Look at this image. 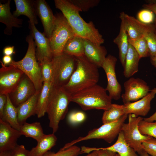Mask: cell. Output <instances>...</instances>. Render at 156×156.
<instances>
[{
  "mask_svg": "<svg viewBox=\"0 0 156 156\" xmlns=\"http://www.w3.org/2000/svg\"><path fill=\"white\" fill-rule=\"evenodd\" d=\"M150 90L156 94V88H154Z\"/></svg>",
  "mask_w": 156,
  "mask_h": 156,
  "instance_id": "cell-52",
  "label": "cell"
},
{
  "mask_svg": "<svg viewBox=\"0 0 156 156\" xmlns=\"http://www.w3.org/2000/svg\"><path fill=\"white\" fill-rule=\"evenodd\" d=\"M70 100L85 111L93 109L105 111L112 104L106 89L97 84L71 95Z\"/></svg>",
  "mask_w": 156,
  "mask_h": 156,
  "instance_id": "cell-3",
  "label": "cell"
},
{
  "mask_svg": "<svg viewBox=\"0 0 156 156\" xmlns=\"http://www.w3.org/2000/svg\"><path fill=\"white\" fill-rule=\"evenodd\" d=\"M139 155L140 156H149L148 154L144 151H143Z\"/></svg>",
  "mask_w": 156,
  "mask_h": 156,
  "instance_id": "cell-51",
  "label": "cell"
},
{
  "mask_svg": "<svg viewBox=\"0 0 156 156\" xmlns=\"http://www.w3.org/2000/svg\"><path fill=\"white\" fill-rule=\"evenodd\" d=\"M144 150L148 154L156 156V138L153 137L149 139L142 144Z\"/></svg>",
  "mask_w": 156,
  "mask_h": 156,
  "instance_id": "cell-39",
  "label": "cell"
},
{
  "mask_svg": "<svg viewBox=\"0 0 156 156\" xmlns=\"http://www.w3.org/2000/svg\"><path fill=\"white\" fill-rule=\"evenodd\" d=\"M83 43L85 56L98 68L101 67L106 57L107 51L106 48L86 39H83Z\"/></svg>",
  "mask_w": 156,
  "mask_h": 156,
  "instance_id": "cell-19",
  "label": "cell"
},
{
  "mask_svg": "<svg viewBox=\"0 0 156 156\" xmlns=\"http://www.w3.org/2000/svg\"><path fill=\"white\" fill-rule=\"evenodd\" d=\"M36 92L32 81L24 74L16 88L9 95L12 102L16 107L26 101Z\"/></svg>",
  "mask_w": 156,
  "mask_h": 156,
  "instance_id": "cell-14",
  "label": "cell"
},
{
  "mask_svg": "<svg viewBox=\"0 0 156 156\" xmlns=\"http://www.w3.org/2000/svg\"><path fill=\"white\" fill-rule=\"evenodd\" d=\"M26 40L28 43V47L24 57L19 61L13 60L9 65L13 66L22 71L32 81L36 92H40L43 82L40 64L36 56V45L30 34L27 36Z\"/></svg>",
  "mask_w": 156,
  "mask_h": 156,
  "instance_id": "cell-5",
  "label": "cell"
},
{
  "mask_svg": "<svg viewBox=\"0 0 156 156\" xmlns=\"http://www.w3.org/2000/svg\"><path fill=\"white\" fill-rule=\"evenodd\" d=\"M10 2V0L5 3L0 2V22L6 25L4 32V34L7 35L12 34L13 27L20 28L23 23V19L15 17L11 13Z\"/></svg>",
  "mask_w": 156,
  "mask_h": 156,
  "instance_id": "cell-21",
  "label": "cell"
},
{
  "mask_svg": "<svg viewBox=\"0 0 156 156\" xmlns=\"http://www.w3.org/2000/svg\"><path fill=\"white\" fill-rule=\"evenodd\" d=\"M145 121L149 122H153L154 121H156V111L151 116L145 118H143Z\"/></svg>",
  "mask_w": 156,
  "mask_h": 156,
  "instance_id": "cell-47",
  "label": "cell"
},
{
  "mask_svg": "<svg viewBox=\"0 0 156 156\" xmlns=\"http://www.w3.org/2000/svg\"><path fill=\"white\" fill-rule=\"evenodd\" d=\"M128 121L127 123H124L122 129L125 140L127 144L132 148L135 152L139 154L144 150L142 144L144 141L152 137L143 135L138 129V124L143 118L136 116L133 114H128Z\"/></svg>",
  "mask_w": 156,
  "mask_h": 156,
  "instance_id": "cell-9",
  "label": "cell"
},
{
  "mask_svg": "<svg viewBox=\"0 0 156 156\" xmlns=\"http://www.w3.org/2000/svg\"><path fill=\"white\" fill-rule=\"evenodd\" d=\"M34 1L33 0H14L16 10L13 14L17 17L21 15L27 16L29 21L35 25L38 23L36 13Z\"/></svg>",
  "mask_w": 156,
  "mask_h": 156,
  "instance_id": "cell-23",
  "label": "cell"
},
{
  "mask_svg": "<svg viewBox=\"0 0 156 156\" xmlns=\"http://www.w3.org/2000/svg\"><path fill=\"white\" fill-rule=\"evenodd\" d=\"M115 156H120V155H119V154H116V155Z\"/></svg>",
  "mask_w": 156,
  "mask_h": 156,
  "instance_id": "cell-53",
  "label": "cell"
},
{
  "mask_svg": "<svg viewBox=\"0 0 156 156\" xmlns=\"http://www.w3.org/2000/svg\"><path fill=\"white\" fill-rule=\"evenodd\" d=\"M137 16L138 20L145 24H151L154 20L153 13L146 9L140 11L138 13Z\"/></svg>",
  "mask_w": 156,
  "mask_h": 156,
  "instance_id": "cell-38",
  "label": "cell"
},
{
  "mask_svg": "<svg viewBox=\"0 0 156 156\" xmlns=\"http://www.w3.org/2000/svg\"><path fill=\"white\" fill-rule=\"evenodd\" d=\"M128 116V114H125L115 122L103 124L100 127L89 131L86 135L80 137L66 143L62 148L66 149L79 142L92 139H102L111 143L121 131L122 125Z\"/></svg>",
  "mask_w": 156,
  "mask_h": 156,
  "instance_id": "cell-7",
  "label": "cell"
},
{
  "mask_svg": "<svg viewBox=\"0 0 156 156\" xmlns=\"http://www.w3.org/2000/svg\"><path fill=\"white\" fill-rule=\"evenodd\" d=\"M86 118V115L83 112L73 111L70 112L68 116V120L70 123L76 124L83 121Z\"/></svg>",
  "mask_w": 156,
  "mask_h": 156,
  "instance_id": "cell-40",
  "label": "cell"
},
{
  "mask_svg": "<svg viewBox=\"0 0 156 156\" xmlns=\"http://www.w3.org/2000/svg\"><path fill=\"white\" fill-rule=\"evenodd\" d=\"M6 95L7 102L3 111L2 118L0 119L8 123L13 128L20 131L21 126L18 121L17 108L12 102L9 94Z\"/></svg>",
  "mask_w": 156,
  "mask_h": 156,
  "instance_id": "cell-29",
  "label": "cell"
},
{
  "mask_svg": "<svg viewBox=\"0 0 156 156\" xmlns=\"http://www.w3.org/2000/svg\"><path fill=\"white\" fill-rule=\"evenodd\" d=\"M12 61L11 56L4 55L2 57V61L4 65L7 66L9 65Z\"/></svg>",
  "mask_w": 156,
  "mask_h": 156,
  "instance_id": "cell-46",
  "label": "cell"
},
{
  "mask_svg": "<svg viewBox=\"0 0 156 156\" xmlns=\"http://www.w3.org/2000/svg\"><path fill=\"white\" fill-rule=\"evenodd\" d=\"M140 59L134 48L129 43L123 67V74L125 77L130 78L138 71L139 63Z\"/></svg>",
  "mask_w": 156,
  "mask_h": 156,
  "instance_id": "cell-24",
  "label": "cell"
},
{
  "mask_svg": "<svg viewBox=\"0 0 156 156\" xmlns=\"http://www.w3.org/2000/svg\"><path fill=\"white\" fill-rule=\"evenodd\" d=\"M7 101L6 94H0V118L2 117L3 111Z\"/></svg>",
  "mask_w": 156,
  "mask_h": 156,
  "instance_id": "cell-42",
  "label": "cell"
},
{
  "mask_svg": "<svg viewBox=\"0 0 156 156\" xmlns=\"http://www.w3.org/2000/svg\"><path fill=\"white\" fill-rule=\"evenodd\" d=\"M75 57L76 69L68 83L62 87L71 95L97 84L99 79L98 68L85 55Z\"/></svg>",
  "mask_w": 156,
  "mask_h": 156,
  "instance_id": "cell-2",
  "label": "cell"
},
{
  "mask_svg": "<svg viewBox=\"0 0 156 156\" xmlns=\"http://www.w3.org/2000/svg\"><path fill=\"white\" fill-rule=\"evenodd\" d=\"M10 151L11 156H29V151L23 145L17 144Z\"/></svg>",
  "mask_w": 156,
  "mask_h": 156,
  "instance_id": "cell-41",
  "label": "cell"
},
{
  "mask_svg": "<svg viewBox=\"0 0 156 156\" xmlns=\"http://www.w3.org/2000/svg\"><path fill=\"white\" fill-rule=\"evenodd\" d=\"M3 53L4 55L11 56L15 53L14 46L5 47L3 49Z\"/></svg>",
  "mask_w": 156,
  "mask_h": 156,
  "instance_id": "cell-44",
  "label": "cell"
},
{
  "mask_svg": "<svg viewBox=\"0 0 156 156\" xmlns=\"http://www.w3.org/2000/svg\"><path fill=\"white\" fill-rule=\"evenodd\" d=\"M63 53L75 57L84 55L83 39L76 35L70 38L65 45Z\"/></svg>",
  "mask_w": 156,
  "mask_h": 156,
  "instance_id": "cell-28",
  "label": "cell"
},
{
  "mask_svg": "<svg viewBox=\"0 0 156 156\" xmlns=\"http://www.w3.org/2000/svg\"><path fill=\"white\" fill-rule=\"evenodd\" d=\"M56 8L60 10L67 19L76 36L98 45L104 42L102 35L93 22H85L79 14L81 10L70 0H55Z\"/></svg>",
  "mask_w": 156,
  "mask_h": 156,
  "instance_id": "cell-1",
  "label": "cell"
},
{
  "mask_svg": "<svg viewBox=\"0 0 156 156\" xmlns=\"http://www.w3.org/2000/svg\"><path fill=\"white\" fill-rule=\"evenodd\" d=\"M52 87L51 82H44L38 99L36 114L40 118L46 113L47 108Z\"/></svg>",
  "mask_w": 156,
  "mask_h": 156,
  "instance_id": "cell-27",
  "label": "cell"
},
{
  "mask_svg": "<svg viewBox=\"0 0 156 156\" xmlns=\"http://www.w3.org/2000/svg\"><path fill=\"white\" fill-rule=\"evenodd\" d=\"M43 82H51L52 76V60L45 58L39 62Z\"/></svg>",
  "mask_w": 156,
  "mask_h": 156,
  "instance_id": "cell-33",
  "label": "cell"
},
{
  "mask_svg": "<svg viewBox=\"0 0 156 156\" xmlns=\"http://www.w3.org/2000/svg\"><path fill=\"white\" fill-rule=\"evenodd\" d=\"M120 18L123 21L128 38L130 39H135L143 36L153 25L152 24L143 23L124 12L120 13Z\"/></svg>",
  "mask_w": 156,
  "mask_h": 156,
  "instance_id": "cell-17",
  "label": "cell"
},
{
  "mask_svg": "<svg viewBox=\"0 0 156 156\" xmlns=\"http://www.w3.org/2000/svg\"><path fill=\"white\" fill-rule=\"evenodd\" d=\"M150 57L151 63L156 68V55L151 56Z\"/></svg>",
  "mask_w": 156,
  "mask_h": 156,
  "instance_id": "cell-49",
  "label": "cell"
},
{
  "mask_svg": "<svg viewBox=\"0 0 156 156\" xmlns=\"http://www.w3.org/2000/svg\"><path fill=\"white\" fill-rule=\"evenodd\" d=\"M81 11H88L91 8L96 6L99 3V0H70Z\"/></svg>",
  "mask_w": 156,
  "mask_h": 156,
  "instance_id": "cell-37",
  "label": "cell"
},
{
  "mask_svg": "<svg viewBox=\"0 0 156 156\" xmlns=\"http://www.w3.org/2000/svg\"><path fill=\"white\" fill-rule=\"evenodd\" d=\"M138 129L142 134L148 135L156 138V121L149 122L143 119L138 124Z\"/></svg>",
  "mask_w": 156,
  "mask_h": 156,
  "instance_id": "cell-36",
  "label": "cell"
},
{
  "mask_svg": "<svg viewBox=\"0 0 156 156\" xmlns=\"http://www.w3.org/2000/svg\"><path fill=\"white\" fill-rule=\"evenodd\" d=\"M0 62V94H9L16 88L24 73L15 66H6Z\"/></svg>",
  "mask_w": 156,
  "mask_h": 156,
  "instance_id": "cell-10",
  "label": "cell"
},
{
  "mask_svg": "<svg viewBox=\"0 0 156 156\" xmlns=\"http://www.w3.org/2000/svg\"><path fill=\"white\" fill-rule=\"evenodd\" d=\"M0 156H11L10 151L0 152Z\"/></svg>",
  "mask_w": 156,
  "mask_h": 156,
  "instance_id": "cell-50",
  "label": "cell"
},
{
  "mask_svg": "<svg viewBox=\"0 0 156 156\" xmlns=\"http://www.w3.org/2000/svg\"><path fill=\"white\" fill-rule=\"evenodd\" d=\"M80 154L81 149L74 145L66 149L61 148L56 153L48 151L42 156H77Z\"/></svg>",
  "mask_w": 156,
  "mask_h": 156,
  "instance_id": "cell-35",
  "label": "cell"
},
{
  "mask_svg": "<svg viewBox=\"0 0 156 156\" xmlns=\"http://www.w3.org/2000/svg\"><path fill=\"white\" fill-rule=\"evenodd\" d=\"M101 150L93 151L85 156H98L101 152Z\"/></svg>",
  "mask_w": 156,
  "mask_h": 156,
  "instance_id": "cell-48",
  "label": "cell"
},
{
  "mask_svg": "<svg viewBox=\"0 0 156 156\" xmlns=\"http://www.w3.org/2000/svg\"><path fill=\"white\" fill-rule=\"evenodd\" d=\"M142 6L145 9H148L152 11L156 16V3L145 4H144ZM155 28V33L156 34V19Z\"/></svg>",
  "mask_w": 156,
  "mask_h": 156,
  "instance_id": "cell-43",
  "label": "cell"
},
{
  "mask_svg": "<svg viewBox=\"0 0 156 156\" xmlns=\"http://www.w3.org/2000/svg\"><path fill=\"white\" fill-rule=\"evenodd\" d=\"M52 86L62 87L69 81L76 67L75 57L62 53L53 56Z\"/></svg>",
  "mask_w": 156,
  "mask_h": 156,
  "instance_id": "cell-6",
  "label": "cell"
},
{
  "mask_svg": "<svg viewBox=\"0 0 156 156\" xmlns=\"http://www.w3.org/2000/svg\"><path fill=\"white\" fill-rule=\"evenodd\" d=\"M121 20L119 33L114 39L113 42L118 47L119 59L122 66L123 67L125 57L128 50L129 42L128 36L123 21L122 19Z\"/></svg>",
  "mask_w": 156,
  "mask_h": 156,
  "instance_id": "cell-26",
  "label": "cell"
},
{
  "mask_svg": "<svg viewBox=\"0 0 156 156\" xmlns=\"http://www.w3.org/2000/svg\"><path fill=\"white\" fill-rule=\"evenodd\" d=\"M116 58L110 54L106 56L102 66L107 78V85L105 88L112 99L118 100L121 97V86L117 79L115 67Z\"/></svg>",
  "mask_w": 156,
  "mask_h": 156,
  "instance_id": "cell-11",
  "label": "cell"
},
{
  "mask_svg": "<svg viewBox=\"0 0 156 156\" xmlns=\"http://www.w3.org/2000/svg\"><path fill=\"white\" fill-rule=\"evenodd\" d=\"M125 114L123 105L112 104L109 109L104 111L102 118V122L105 124L115 122Z\"/></svg>",
  "mask_w": 156,
  "mask_h": 156,
  "instance_id": "cell-31",
  "label": "cell"
},
{
  "mask_svg": "<svg viewBox=\"0 0 156 156\" xmlns=\"http://www.w3.org/2000/svg\"><path fill=\"white\" fill-rule=\"evenodd\" d=\"M57 138L54 133L45 134L36 146L29 151V156H42L56 144Z\"/></svg>",
  "mask_w": 156,
  "mask_h": 156,
  "instance_id": "cell-25",
  "label": "cell"
},
{
  "mask_svg": "<svg viewBox=\"0 0 156 156\" xmlns=\"http://www.w3.org/2000/svg\"><path fill=\"white\" fill-rule=\"evenodd\" d=\"M101 150V152L98 156H115L116 153L107 150Z\"/></svg>",
  "mask_w": 156,
  "mask_h": 156,
  "instance_id": "cell-45",
  "label": "cell"
},
{
  "mask_svg": "<svg viewBox=\"0 0 156 156\" xmlns=\"http://www.w3.org/2000/svg\"><path fill=\"white\" fill-rule=\"evenodd\" d=\"M146 95L137 101L123 104L125 114H133L136 116H146L151 109V102L155 93L151 90Z\"/></svg>",
  "mask_w": 156,
  "mask_h": 156,
  "instance_id": "cell-20",
  "label": "cell"
},
{
  "mask_svg": "<svg viewBox=\"0 0 156 156\" xmlns=\"http://www.w3.org/2000/svg\"><path fill=\"white\" fill-rule=\"evenodd\" d=\"M128 41L134 48L141 58L149 57L147 42L143 36L135 39L128 38Z\"/></svg>",
  "mask_w": 156,
  "mask_h": 156,
  "instance_id": "cell-32",
  "label": "cell"
},
{
  "mask_svg": "<svg viewBox=\"0 0 156 156\" xmlns=\"http://www.w3.org/2000/svg\"><path fill=\"white\" fill-rule=\"evenodd\" d=\"M34 6L36 15L40 19L44 28L43 34L50 39L54 27L55 15L44 0H35Z\"/></svg>",
  "mask_w": 156,
  "mask_h": 156,
  "instance_id": "cell-15",
  "label": "cell"
},
{
  "mask_svg": "<svg viewBox=\"0 0 156 156\" xmlns=\"http://www.w3.org/2000/svg\"><path fill=\"white\" fill-rule=\"evenodd\" d=\"M71 95L62 87L52 86L46 113L49 120V127L54 133L57 131L60 121L64 119L71 102Z\"/></svg>",
  "mask_w": 156,
  "mask_h": 156,
  "instance_id": "cell-4",
  "label": "cell"
},
{
  "mask_svg": "<svg viewBox=\"0 0 156 156\" xmlns=\"http://www.w3.org/2000/svg\"><path fill=\"white\" fill-rule=\"evenodd\" d=\"M107 150L117 153L120 156H139L133 149L126 142L122 131L119 133L116 142L112 145L105 148H96L83 146L82 151L83 153H89L96 150Z\"/></svg>",
  "mask_w": 156,
  "mask_h": 156,
  "instance_id": "cell-18",
  "label": "cell"
},
{
  "mask_svg": "<svg viewBox=\"0 0 156 156\" xmlns=\"http://www.w3.org/2000/svg\"><path fill=\"white\" fill-rule=\"evenodd\" d=\"M40 92H36L26 101L16 107L18 121L20 126L26 122L27 118L36 114L37 100Z\"/></svg>",
  "mask_w": 156,
  "mask_h": 156,
  "instance_id": "cell-22",
  "label": "cell"
},
{
  "mask_svg": "<svg viewBox=\"0 0 156 156\" xmlns=\"http://www.w3.org/2000/svg\"><path fill=\"white\" fill-rule=\"evenodd\" d=\"M28 22L30 34L32 36L36 47V56L37 61L39 63L45 58L52 60L53 55L49 39L43 33L40 32L34 24L29 21Z\"/></svg>",
  "mask_w": 156,
  "mask_h": 156,
  "instance_id": "cell-13",
  "label": "cell"
},
{
  "mask_svg": "<svg viewBox=\"0 0 156 156\" xmlns=\"http://www.w3.org/2000/svg\"><path fill=\"white\" fill-rule=\"evenodd\" d=\"M153 25L143 35L148 45L150 56L156 55V34Z\"/></svg>",
  "mask_w": 156,
  "mask_h": 156,
  "instance_id": "cell-34",
  "label": "cell"
},
{
  "mask_svg": "<svg viewBox=\"0 0 156 156\" xmlns=\"http://www.w3.org/2000/svg\"><path fill=\"white\" fill-rule=\"evenodd\" d=\"M21 135L19 131L0 119V152L11 151L18 144L17 140Z\"/></svg>",
  "mask_w": 156,
  "mask_h": 156,
  "instance_id": "cell-16",
  "label": "cell"
},
{
  "mask_svg": "<svg viewBox=\"0 0 156 156\" xmlns=\"http://www.w3.org/2000/svg\"><path fill=\"white\" fill-rule=\"evenodd\" d=\"M55 16L54 27L49 39L53 56L62 53L67 41L75 36L67 19L62 13H57Z\"/></svg>",
  "mask_w": 156,
  "mask_h": 156,
  "instance_id": "cell-8",
  "label": "cell"
},
{
  "mask_svg": "<svg viewBox=\"0 0 156 156\" xmlns=\"http://www.w3.org/2000/svg\"><path fill=\"white\" fill-rule=\"evenodd\" d=\"M20 131L22 135L26 137L31 138L37 142L45 135L41 124L38 122L31 123L25 122L21 126Z\"/></svg>",
  "mask_w": 156,
  "mask_h": 156,
  "instance_id": "cell-30",
  "label": "cell"
},
{
  "mask_svg": "<svg viewBox=\"0 0 156 156\" xmlns=\"http://www.w3.org/2000/svg\"><path fill=\"white\" fill-rule=\"evenodd\" d=\"M125 92L121 95L124 104L133 102L142 98L150 91L143 80L131 77L124 83Z\"/></svg>",
  "mask_w": 156,
  "mask_h": 156,
  "instance_id": "cell-12",
  "label": "cell"
}]
</instances>
